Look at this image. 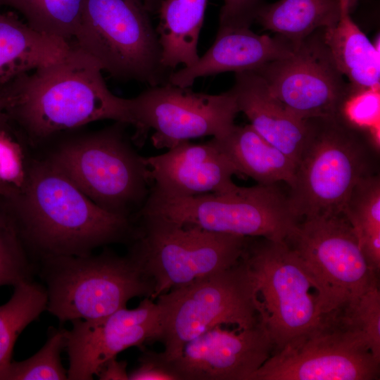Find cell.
<instances>
[{"mask_svg": "<svg viewBox=\"0 0 380 380\" xmlns=\"http://www.w3.org/2000/svg\"><path fill=\"white\" fill-rule=\"evenodd\" d=\"M26 176L20 145L6 130H1L0 185L18 191L23 186Z\"/></svg>", "mask_w": 380, "mask_h": 380, "instance_id": "32", "label": "cell"}, {"mask_svg": "<svg viewBox=\"0 0 380 380\" xmlns=\"http://www.w3.org/2000/svg\"><path fill=\"white\" fill-rule=\"evenodd\" d=\"M137 215L246 237L284 241L300 220L277 184L238 186L224 194L169 197L151 191Z\"/></svg>", "mask_w": 380, "mask_h": 380, "instance_id": "10", "label": "cell"}, {"mask_svg": "<svg viewBox=\"0 0 380 380\" xmlns=\"http://www.w3.org/2000/svg\"><path fill=\"white\" fill-rule=\"evenodd\" d=\"M149 13L158 12L161 0H139Z\"/></svg>", "mask_w": 380, "mask_h": 380, "instance_id": "37", "label": "cell"}, {"mask_svg": "<svg viewBox=\"0 0 380 380\" xmlns=\"http://www.w3.org/2000/svg\"><path fill=\"white\" fill-rule=\"evenodd\" d=\"M84 0H0L20 13L34 30L70 44L78 28Z\"/></svg>", "mask_w": 380, "mask_h": 380, "instance_id": "26", "label": "cell"}, {"mask_svg": "<svg viewBox=\"0 0 380 380\" xmlns=\"http://www.w3.org/2000/svg\"><path fill=\"white\" fill-rule=\"evenodd\" d=\"M212 141L228 158L239 176L249 177L259 184H291L296 163L270 144L248 124L234 125Z\"/></svg>", "mask_w": 380, "mask_h": 380, "instance_id": "22", "label": "cell"}, {"mask_svg": "<svg viewBox=\"0 0 380 380\" xmlns=\"http://www.w3.org/2000/svg\"><path fill=\"white\" fill-rule=\"evenodd\" d=\"M31 262L10 201L0 196V287L32 280Z\"/></svg>", "mask_w": 380, "mask_h": 380, "instance_id": "27", "label": "cell"}, {"mask_svg": "<svg viewBox=\"0 0 380 380\" xmlns=\"http://www.w3.org/2000/svg\"><path fill=\"white\" fill-rule=\"evenodd\" d=\"M72 44L41 33L12 13L0 12V87L65 56Z\"/></svg>", "mask_w": 380, "mask_h": 380, "instance_id": "20", "label": "cell"}, {"mask_svg": "<svg viewBox=\"0 0 380 380\" xmlns=\"http://www.w3.org/2000/svg\"><path fill=\"white\" fill-rule=\"evenodd\" d=\"M132 138L142 145L150 130L156 148H170L190 139L220 137L235 124L239 113L231 89L220 94L195 92L169 82L153 86L129 99Z\"/></svg>", "mask_w": 380, "mask_h": 380, "instance_id": "13", "label": "cell"}, {"mask_svg": "<svg viewBox=\"0 0 380 380\" xmlns=\"http://www.w3.org/2000/svg\"><path fill=\"white\" fill-rule=\"evenodd\" d=\"M18 191L0 185V196H5L8 198L14 197Z\"/></svg>", "mask_w": 380, "mask_h": 380, "instance_id": "38", "label": "cell"}, {"mask_svg": "<svg viewBox=\"0 0 380 380\" xmlns=\"http://www.w3.org/2000/svg\"><path fill=\"white\" fill-rule=\"evenodd\" d=\"M71 323L65 348L70 380L93 379L118 353L159 340L161 332L159 309L150 298H145L134 309L125 307L103 318L75 319Z\"/></svg>", "mask_w": 380, "mask_h": 380, "instance_id": "15", "label": "cell"}, {"mask_svg": "<svg viewBox=\"0 0 380 380\" xmlns=\"http://www.w3.org/2000/svg\"><path fill=\"white\" fill-rule=\"evenodd\" d=\"M44 346L23 361H13L1 380H66L68 370L61 355L67 345L68 329L51 328Z\"/></svg>", "mask_w": 380, "mask_h": 380, "instance_id": "28", "label": "cell"}, {"mask_svg": "<svg viewBox=\"0 0 380 380\" xmlns=\"http://www.w3.org/2000/svg\"><path fill=\"white\" fill-rule=\"evenodd\" d=\"M295 45L279 35L258 34L250 27L218 30L210 49L193 65L173 70L168 82L189 87L201 77L255 71L289 55Z\"/></svg>", "mask_w": 380, "mask_h": 380, "instance_id": "18", "label": "cell"}, {"mask_svg": "<svg viewBox=\"0 0 380 380\" xmlns=\"http://www.w3.org/2000/svg\"><path fill=\"white\" fill-rule=\"evenodd\" d=\"M102 70L72 43L62 58L0 87L7 115L34 139H45L92 122L132 124L129 99L114 95Z\"/></svg>", "mask_w": 380, "mask_h": 380, "instance_id": "1", "label": "cell"}, {"mask_svg": "<svg viewBox=\"0 0 380 380\" xmlns=\"http://www.w3.org/2000/svg\"><path fill=\"white\" fill-rule=\"evenodd\" d=\"M157 298L159 340L164 344L160 353L167 361L215 326L246 329L260 321L253 280L243 256L231 268L173 288Z\"/></svg>", "mask_w": 380, "mask_h": 380, "instance_id": "7", "label": "cell"}, {"mask_svg": "<svg viewBox=\"0 0 380 380\" xmlns=\"http://www.w3.org/2000/svg\"><path fill=\"white\" fill-rule=\"evenodd\" d=\"M284 241L315 284L323 313L355 300L377 277L343 213L303 217Z\"/></svg>", "mask_w": 380, "mask_h": 380, "instance_id": "12", "label": "cell"}, {"mask_svg": "<svg viewBox=\"0 0 380 380\" xmlns=\"http://www.w3.org/2000/svg\"><path fill=\"white\" fill-rule=\"evenodd\" d=\"M163 154L144 157L151 191L169 197H191L224 194L239 186L232 180L239 174L210 139L204 144L181 142Z\"/></svg>", "mask_w": 380, "mask_h": 380, "instance_id": "17", "label": "cell"}, {"mask_svg": "<svg viewBox=\"0 0 380 380\" xmlns=\"http://www.w3.org/2000/svg\"><path fill=\"white\" fill-rule=\"evenodd\" d=\"M129 253L154 281L153 300L170 289L236 265L248 237L209 232L150 215L135 217Z\"/></svg>", "mask_w": 380, "mask_h": 380, "instance_id": "8", "label": "cell"}, {"mask_svg": "<svg viewBox=\"0 0 380 380\" xmlns=\"http://www.w3.org/2000/svg\"><path fill=\"white\" fill-rule=\"evenodd\" d=\"M40 262L37 270L47 294L46 310L61 322L103 318L133 298H151L154 291L153 280L129 253L120 256L105 250Z\"/></svg>", "mask_w": 380, "mask_h": 380, "instance_id": "4", "label": "cell"}, {"mask_svg": "<svg viewBox=\"0 0 380 380\" xmlns=\"http://www.w3.org/2000/svg\"><path fill=\"white\" fill-rule=\"evenodd\" d=\"M127 365L126 361L112 358L103 365L97 376L100 380H129Z\"/></svg>", "mask_w": 380, "mask_h": 380, "instance_id": "35", "label": "cell"}, {"mask_svg": "<svg viewBox=\"0 0 380 380\" xmlns=\"http://www.w3.org/2000/svg\"><path fill=\"white\" fill-rule=\"evenodd\" d=\"M13 287L10 299L0 305V380L12 362L18 337L47 308V294L43 285L30 280Z\"/></svg>", "mask_w": 380, "mask_h": 380, "instance_id": "25", "label": "cell"}, {"mask_svg": "<svg viewBox=\"0 0 380 380\" xmlns=\"http://www.w3.org/2000/svg\"><path fill=\"white\" fill-rule=\"evenodd\" d=\"M115 122L99 131L65 141L46 160L103 209L134 219L151 188L144 157Z\"/></svg>", "mask_w": 380, "mask_h": 380, "instance_id": "5", "label": "cell"}, {"mask_svg": "<svg viewBox=\"0 0 380 380\" xmlns=\"http://www.w3.org/2000/svg\"><path fill=\"white\" fill-rule=\"evenodd\" d=\"M273 352L259 321L246 329L215 326L189 341L169 362L179 380H248Z\"/></svg>", "mask_w": 380, "mask_h": 380, "instance_id": "16", "label": "cell"}, {"mask_svg": "<svg viewBox=\"0 0 380 380\" xmlns=\"http://www.w3.org/2000/svg\"><path fill=\"white\" fill-rule=\"evenodd\" d=\"M349 305L374 355L380 360V292L377 277L367 290Z\"/></svg>", "mask_w": 380, "mask_h": 380, "instance_id": "31", "label": "cell"}, {"mask_svg": "<svg viewBox=\"0 0 380 380\" xmlns=\"http://www.w3.org/2000/svg\"><path fill=\"white\" fill-rule=\"evenodd\" d=\"M308 134L289 185V204L300 220L342 213L362 178L377 174V144L340 115L307 119Z\"/></svg>", "mask_w": 380, "mask_h": 380, "instance_id": "3", "label": "cell"}, {"mask_svg": "<svg viewBox=\"0 0 380 380\" xmlns=\"http://www.w3.org/2000/svg\"><path fill=\"white\" fill-rule=\"evenodd\" d=\"M22 238L40 259L84 255L110 243H132L134 219L96 205L46 160L35 163L8 198Z\"/></svg>", "mask_w": 380, "mask_h": 380, "instance_id": "2", "label": "cell"}, {"mask_svg": "<svg viewBox=\"0 0 380 380\" xmlns=\"http://www.w3.org/2000/svg\"><path fill=\"white\" fill-rule=\"evenodd\" d=\"M340 16L322 29L323 41L340 72L355 89L380 86L379 37L373 44L350 16L348 0H338Z\"/></svg>", "mask_w": 380, "mask_h": 380, "instance_id": "21", "label": "cell"}, {"mask_svg": "<svg viewBox=\"0 0 380 380\" xmlns=\"http://www.w3.org/2000/svg\"><path fill=\"white\" fill-rule=\"evenodd\" d=\"M255 72L279 101L304 120L340 115L353 89L336 66L322 29L296 44L289 55Z\"/></svg>", "mask_w": 380, "mask_h": 380, "instance_id": "14", "label": "cell"}, {"mask_svg": "<svg viewBox=\"0 0 380 380\" xmlns=\"http://www.w3.org/2000/svg\"><path fill=\"white\" fill-rule=\"evenodd\" d=\"M233 92L239 112L270 144L297 165L308 130V120L290 110L255 71L235 73Z\"/></svg>", "mask_w": 380, "mask_h": 380, "instance_id": "19", "label": "cell"}, {"mask_svg": "<svg viewBox=\"0 0 380 380\" xmlns=\"http://www.w3.org/2000/svg\"><path fill=\"white\" fill-rule=\"evenodd\" d=\"M139 361V366L129 373V380H179L160 353L145 350Z\"/></svg>", "mask_w": 380, "mask_h": 380, "instance_id": "34", "label": "cell"}, {"mask_svg": "<svg viewBox=\"0 0 380 380\" xmlns=\"http://www.w3.org/2000/svg\"><path fill=\"white\" fill-rule=\"evenodd\" d=\"M357 1V0H348V4H349L350 11L354 8Z\"/></svg>", "mask_w": 380, "mask_h": 380, "instance_id": "39", "label": "cell"}, {"mask_svg": "<svg viewBox=\"0 0 380 380\" xmlns=\"http://www.w3.org/2000/svg\"><path fill=\"white\" fill-rule=\"evenodd\" d=\"M8 116L5 110V106L2 98L0 96V131L6 130Z\"/></svg>", "mask_w": 380, "mask_h": 380, "instance_id": "36", "label": "cell"}, {"mask_svg": "<svg viewBox=\"0 0 380 380\" xmlns=\"http://www.w3.org/2000/svg\"><path fill=\"white\" fill-rule=\"evenodd\" d=\"M264 4V0H223L218 30L250 27Z\"/></svg>", "mask_w": 380, "mask_h": 380, "instance_id": "33", "label": "cell"}, {"mask_svg": "<svg viewBox=\"0 0 380 380\" xmlns=\"http://www.w3.org/2000/svg\"><path fill=\"white\" fill-rule=\"evenodd\" d=\"M208 0H161L156 29L163 66L172 70L199 58L198 43Z\"/></svg>", "mask_w": 380, "mask_h": 380, "instance_id": "23", "label": "cell"}, {"mask_svg": "<svg viewBox=\"0 0 380 380\" xmlns=\"http://www.w3.org/2000/svg\"><path fill=\"white\" fill-rule=\"evenodd\" d=\"M342 213L353 228L359 242L380 234V177L367 176L352 189Z\"/></svg>", "mask_w": 380, "mask_h": 380, "instance_id": "29", "label": "cell"}, {"mask_svg": "<svg viewBox=\"0 0 380 380\" xmlns=\"http://www.w3.org/2000/svg\"><path fill=\"white\" fill-rule=\"evenodd\" d=\"M339 16L338 0H279L264 4L255 20L297 44L319 30L334 26Z\"/></svg>", "mask_w": 380, "mask_h": 380, "instance_id": "24", "label": "cell"}, {"mask_svg": "<svg viewBox=\"0 0 380 380\" xmlns=\"http://www.w3.org/2000/svg\"><path fill=\"white\" fill-rule=\"evenodd\" d=\"M256 238L248 237L243 258L274 353L317 324L323 312L317 288L296 253L285 241Z\"/></svg>", "mask_w": 380, "mask_h": 380, "instance_id": "11", "label": "cell"}, {"mask_svg": "<svg viewBox=\"0 0 380 380\" xmlns=\"http://www.w3.org/2000/svg\"><path fill=\"white\" fill-rule=\"evenodd\" d=\"M379 87H353L340 110L341 118L353 127L368 132L377 144L379 139Z\"/></svg>", "mask_w": 380, "mask_h": 380, "instance_id": "30", "label": "cell"}, {"mask_svg": "<svg viewBox=\"0 0 380 380\" xmlns=\"http://www.w3.org/2000/svg\"><path fill=\"white\" fill-rule=\"evenodd\" d=\"M379 366L348 304L324 312L248 380H376Z\"/></svg>", "mask_w": 380, "mask_h": 380, "instance_id": "9", "label": "cell"}, {"mask_svg": "<svg viewBox=\"0 0 380 380\" xmlns=\"http://www.w3.org/2000/svg\"><path fill=\"white\" fill-rule=\"evenodd\" d=\"M149 14L139 0H84L72 43L116 79L166 84L173 70L162 64Z\"/></svg>", "mask_w": 380, "mask_h": 380, "instance_id": "6", "label": "cell"}]
</instances>
